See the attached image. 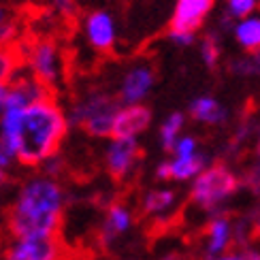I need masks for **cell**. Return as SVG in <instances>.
<instances>
[{
	"instance_id": "ffe728a7",
	"label": "cell",
	"mask_w": 260,
	"mask_h": 260,
	"mask_svg": "<svg viewBox=\"0 0 260 260\" xmlns=\"http://www.w3.org/2000/svg\"><path fill=\"white\" fill-rule=\"evenodd\" d=\"M21 71V58L11 45H0V83H9Z\"/></svg>"
},
{
	"instance_id": "3957f363",
	"label": "cell",
	"mask_w": 260,
	"mask_h": 260,
	"mask_svg": "<svg viewBox=\"0 0 260 260\" xmlns=\"http://www.w3.org/2000/svg\"><path fill=\"white\" fill-rule=\"evenodd\" d=\"M120 107L122 105L115 96L101 90H92L79 96L71 105V109L67 111V120L69 126H77L94 139H107L111 137L113 117Z\"/></svg>"
},
{
	"instance_id": "484cf974",
	"label": "cell",
	"mask_w": 260,
	"mask_h": 260,
	"mask_svg": "<svg viewBox=\"0 0 260 260\" xmlns=\"http://www.w3.org/2000/svg\"><path fill=\"white\" fill-rule=\"evenodd\" d=\"M15 167H17L15 156L11 154V151H9L5 145H0V169L7 171V173H13Z\"/></svg>"
},
{
	"instance_id": "5b68a950",
	"label": "cell",
	"mask_w": 260,
	"mask_h": 260,
	"mask_svg": "<svg viewBox=\"0 0 260 260\" xmlns=\"http://www.w3.org/2000/svg\"><path fill=\"white\" fill-rule=\"evenodd\" d=\"M24 60L26 73L39 79L45 88L53 90L64 77V58L60 47L51 39H39L30 43L28 49L19 56Z\"/></svg>"
},
{
	"instance_id": "8fae6325",
	"label": "cell",
	"mask_w": 260,
	"mask_h": 260,
	"mask_svg": "<svg viewBox=\"0 0 260 260\" xmlns=\"http://www.w3.org/2000/svg\"><path fill=\"white\" fill-rule=\"evenodd\" d=\"M151 85H154V71L149 67H143V64L133 67L122 77L115 99L120 101V105H139L149 94Z\"/></svg>"
},
{
	"instance_id": "5bb4252c",
	"label": "cell",
	"mask_w": 260,
	"mask_h": 260,
	"mask_svg": "<svg viewBox=\"0 0 260 260\" xmlns=\"http://www.w3.org/2000/svg\"><path fill=\"white\" fill-rule=\"evenodd\" d=\"M233 243V224L226 215H215L207 226V241H205V256L207 260H215L226 254Z\"/></svg>"
},
{
	"instance_id": "277c9868",
	"label": "cell",
	"mask_w": 260,
	"mask_h": 260,
	"mask_svg": "<svg viewBox=\"0 0 260 260\" xmlns=\"http://www.w3.org/2000/svg\"><path fill=\"white\" fill-rule=\"evenodd\" d=\"M241 181L226 165L205 167L192 183L190 199L201 209H215L239 190Z\"/></svg>"
},
{
	"instance_id": "d6a6232c",
	"label": "cell",
	"mask_w": 260,
	"mask_h": 260,
	"mask_svg": "<svg viewBox=\"0 0 260 260\" xmlns=\"http://www.w3.org/2000/svg\"><path fill=\"white\" fill-rule=\"evenodd\" d=\"M9 19V15H7V11L3 9V7H0V28H3L5 26V21Z\"/></svg>"
},
{
	"instance_id": "7c38bea8",
	"label": "cell",
	"mask_w": 260,
	"mask_h": 260,
	"mask_svg": "<svg viewBox=\"0 0 260 260\" xmlns=\"http://www.w3.org/2000/svg\"><path fill=\"white\" fill-rule=\"evenodd\" d=\"M85 39L96 51H109L115 45V21L107 11H94L85 17Z\"/></svg>"
},
{
	"instance_id": "cb8c5ba5",
	"label": "cell",
	"mask_w": 260,
	"mask_h": 260,
	"mask_svg": "<svg viewBox=\"0 0 260 260\" xmlns=\"http://www.w3.org/2000/svg\"><path fill=\"white\" fill-rule=\"evenodd\" d=\"M256 9V0H229V15L245 17Z\"/></svg>"
},
{
	"instance_id": "d590c367",
	"label": "cell",
	"mask_w": 260,
	"mask_h": 260,
	"mask_svg": "<svg viewBox=\"0 0 260 260\" xmlns=\"http://www.w3.org/2000/svg\"><path fill=\"white\" fill-rule=\"evenodd\" d=\"M258 162H260V141H258Z\"/></svg>"
},
{
	"instance_id": "2e32d148",
	"label": "cell",
	"mask_w": 260,
	"mask_h": 260,
	"mask_svg": "<svg viewBox=\"0 0 260 260\" xmlns=\"http://www.w3.org/2000/svg\"><path fill=\"white\" fill-rule=\"evenodd\" d=\"M169 165V179H179L186 181L190 177H197L199 173L207 167V156L205 154H197L188 160H171Z\"/></svg>"
},
{
	"instance_id": "8992f818",
	"label": "cell",
	"mask_w": 260,
	"mask_h": 260,
	"mask_svg": "<svg viewBox=\"0 0 260 260\" xmlns=\"http://www.w3.org/2000/svg\"><path fill=\"white\" fill-rule=\"evenodd\" d=\"M0 260H67V245L60 235L9 237Z\"/></svg>"
},
{
	"instance_id": "ba28073f",
	"label": "cell",
	"mask_w": 260,
	"mask_h": 260,
	"mask_svg": "<svg viewBox=\"0 0 260 260\" xmlns=\"http://www.w3.org/2000/svg\"><path fill=\"white\" fill-rule=\"evenodd\" d=\"M151 124V109L145 105H122L113 117L111 139H137Z\"/></svg>"
},
{
	"instance_id": "7a4b0ae2",
	"label": "cell",
	"mask_w": 260,
	"mask_h": 260,
	"mask_svg": "<svg viewBox=\"0 0 260 260\" xmlns=\"http://www.w3.org/2000/svg\"><path fill=\"white\" fill-rule=\"evenodd\" d=\"M69 128L67 111L53 96L24 107L17 117L11 145L17 167L39 169L45 160L56 156L69 135Z\"/></svg>"
},
{
	"instance_id": "d6986e66",
	"label": "cell",
	"mask_w": 260,
	"mask_h": 260,
	"mask_svg": "<svg viewBox=\"0 0 260 260\" xmlns=\"http://www.w3.org/2000/svg\"><path fill=\"white\" fill-rule=\"evenodd\" d=\"M183 122H186V117H183V113H179V111L171 113L167 120L162 122L158 137H160V143H162V149L165 151H173V147H175L177 139H179L181 128H183Z\"/></svg>"
},
{
	"instance_id": "ac0fdd59",
	"label": "cell",
	"mask_w": 260,
	"mask_h": 260,
	"mask_svg": "<svg viewBox=\"0 0 260 260\" xmlns=\"http://www.w3.org/2000/svg\"><path fill=\"white\" fill-rule=\"evenodd\" d=\"M235 37L239 41V45L247 51H258L260 49V19H243L239 26L235 28Z\"/></svg>"
},
{
	"instance_id": "4dcf8cb0",
	"label": "cell",
	"mask_w": 260,
	"mask_h": 260,
	"mask_svg": "<svg viewBox=\"0 0 260 260\" xmlns=\"http://www.w3.org/2000/svg\"><path fill=\"white\" fill-rule=\"evenodd\" d=\"M215 260H241V258H239V252H231V254H222V256H218Z\"/></svg>"
},
{
	"instance_id": "f546056e",
	"label": "cell",
	"mask_w": 260,
	"mask_h": 260,
	"mask_svg": "<svg viewBox=\"0 0 260 260\" xmlns=\"http://www.w3.org/2000/svg\"><path fill=\"white\" fill-rule=\"evenodd\" d=\"M7 183H11V173H7V171L0 169V188H5Z\"/></svg>"
},
{
	"instance_id": "e575fe53",
	"label": "cell",
	"mask_w": 260,
	"mask_h": 260,
	"mask_svg": "<svg viewBox=\"0 0 260 260\" xmlns=\"http://www.w3.org/2000/svg\"><path fill=\"white\" fill-rule=\"evenodd\" d=\"M162 260H186V258H183V256H177V254H171V256H165Z\"/></svg>"
},
{
	"instance_id": "f1b7e54d",
	"label": "cell",
	"mask_w": 260,
	"mask_h": 260,
	"mask_svg": "<svg viewBox=\"0 0 260 260\" xmlns=\"http://www.w3.org/2000/svg\"><path fill=\"white\" fill-rule=\"evenodd\" d=\"M7 83H0V115H3L5 107H7Z\"/></svg>"
},
{
	"instance_id": "836d02e7",
	"label": "cell",
	"mask_w": 260,
	"mask_h": 260,
	"mask_svg": "<svg viewBox=\"0 0 260 260\" xmlns=\"http://www.w3.org/2000/svg\"><path fill=\"white\" fill-rule=\"evenodd\" d=\"M254 231L256 235H260V215H256V220H254Z\"/></svg>"
},
{
	"instance_id": "e0dca14e",
	"label": "cell",
	"mask_w": 260,
	"mask_h": 260,
	"mask_svg": "<svg viewBox=\"0 0 260 260\" xmlns=\"http://www.w3.org/2000/svg\"><path fill=\"white\" fill-rule=\"evenodd\" d=\"M175 205V192L165 188V190H149L143 197V213L147 215H160L169 211Z\"/></svg>"
},
{
	"instance_id": "30bf717a",
	"label": "cell",
	"mask_w": 260,
	"mask_h": 260,
	"mask_svg": "<svg viewBox=\"0 0 260 260\" xmlns=\"http://www.w3.org/2000/svg\"><path fill=\"white\" fill-rule=\"evenodd\" d=\"M213 9V0H177L169 32H197Z\"/></svg>"
},
{
	"instance_id": "9a60e30c",
	"label": "cell",
	"mask_w": 260,
	"mask_h": 260,
	"mask_svg": "<svg viewBox=\"0 0 260 260\" xmlns=\"http://www.w3.org/2000/svg\"><path fill=\"white\" fill-rule=\"evenodd\" d=\"M190 115L194 117L197 122L201 124H211V126H218V124H224L229 113H226L224 107L211 99V96H201V99L192 101L190 105Z\"/></svg>"
},
{
	"instance_id": "9c48e42d",
	"label": "cell",
	"mask_w": 260,
	"mask_h": 260,
	"mask_svg": "<svg viewBox=\"0 0 260 260\" xmlns=\"http://www.w3.org/2000/svg\"><path fill=\"white\" fill-rule=\"evenodd\" d=\"M7 107H24L37 103V101H43L47 96H53L49 88H45L39 79H35L30 73L26 71H19L13 79L7 83Z\"/></svg>"
},
{
	"instance_id": "4316f807",
	"label": "cell",
	"mask_w": 260,
	"mask_h": 260,
	"mask_svg": "<svg viewBox=\"0 0 260 260\" xmlns=\"http://www.w3.org/2000/svg\"><path fill=\"white\" fill-rule=\"evenodd\" d=\"M169 39L175 43V45H181V47H188V45L194 43L192 32H169Z\"/></svg>"
},
{
	"instance_id": "52a82bcc",
	"label": "cell",
	"mask_w": 260,
	"mask_h": 260,
	"mask_svg": "<svg viewBox=\"0 0 260 260\" xmlns=\"http://www.w3.org/2000/svg\"><path fill=\"white\" fill-rule=\"evenodd\" d=\"M143 156L137 139H111L105 149V169L113 179L128 177Z\"/></svg>"
},
{
	"instance_id": "1f68e13d",
	"label": "cell",
	"mask_w": 260,
	"mask_h": 260,
	"mask_svg": "<svg viewBox=\"0 0 260 260\" xmlns=\"http://www.w3.org/2000/svg\"><path fill=\"white\" fill-rule=\"evenodd\" d=\"M5 194H3V188H0V218H3V213H5Z\"/></svg>"
},
{
	"instance_id": "d4e9b609",
	"label": "cell",
	"mask_w": 260,
	"mask_h": 260,
	"mask_svg": "<svg viewBox=\"0 0 260 260\" xmlns=\"http://www.w3.org/2000/svg\"><path fill=\"white\" fill-rule=\"evenodd\" d=\"M51 5L64 17H73L77 13V3H75V0H51Z\"/></svg>"
},
{
	"instance_id": "44dd1931",
	"label": "cell",
	"mask_w": 260,
	"mask_h": 260,
	"mask_svg": "<svg viewBox=\"0 0 260 260\" xmlns=\"http://www.w3.org/2000/svg\"><path fill=\"white\" fill-rule=\"evenodd\" d=\"M237 75H260V49L252 51V56L235 60L231 67Z\"/></svg>"
},
{
	"instance_id": "7402d4cb",
	"label": "cell",
	"mask_w": 260,
	"mask_h": 260,
	"mask_svg": "<svg viewBox=\"0 0 260 260\" xmlns=\"http://www.w3.org/2000/svg\"><path fill=\"white\" fill-rule=\"evenodd\" d=\"M199 141L194 137H181L177 139L175 147H173V154H175V160H188L192 156L199 154Z\"/></svg>"
},
{
	"instance_id": "83f0119b",
	"label": "cell",
	"mask_w": 260,
	"mask_h": 260,
	"mask_svg": "<svg viewBox=\"0 0 260 260\" xmlns=\"http://www.w3.org/2000/svg\"><path fill=\"white\" fill-rule=\"evenodd\" d=\"M239 258L241 260H260V252L252 250V247H245V250L239 252Z\"/></svg>"
},
{
	"instance_id": "4fadbf2b",
	"label": "cell",
	"mask_w": 260,
	"mask_h": 260,
	"mask_svg": "<svg viewBox=\"0 0 260 260\" xmlns=\"http://www.w3.org/2000/svg\"><path fill=\"white\" fill-rule=\"evenodd\" d=\"M130 229H133V211L126 207L124 203H113L109 205V209L105 213V220L101 224V243L105 247L113 245L120 237H124Z\"/></svg>"
},
{
	"instance_id": "603a6c76",
	"label": "cell",
	"mask_w": 260,
	"mask_h": 260,
	"mask_svg": "<svg viewBox=\"0 0 260 260\" xmlns=\"http://www.w3.org/2000/svg\"><path fill=\"white\" fill-rule=\"evenodd\" d=\"M201 53H203L205 64H207L209 69H215V64H218V60H220V45H218V41H215V37L209 35V37L203 39Z\"/></svg>"
},
{
	"instance_id": "6da1fadb",
	"label": "cell",
	"mask_w": 260,
	"mask_h": 260,
	"mask_svg": "<svg viewBox=\"0 0 260 260\" xmlns=\"http://www.w3.org/2000/svg\"><path fill=\"white\" fill-rule=\"evenodd\" d=\"M67 209V190L60 179L32 173L17 183L3 213L9 237L60 235Z\"/></svg>"
}]
</instances>
